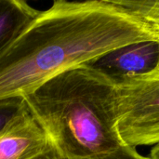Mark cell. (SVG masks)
<instances>
[{"instance_id":"cell-4","label":"cell","mask_w":159,"mask_h":159,"mask_svg":"<svg viewBox=\"0 0 159 159\" xmlns=\"http://www.w3.org/2000/svg\"><path fill=\"white\" fill-rule=\"evenodd\" d=\"M158 64L159 42L155 40L124 46L87 63L116 82L149 73Z\"/></svg>"},{"instance_id":"cell-8","label":"cell","mask_w":159,"mask_h":159,"mask_svg":"<svg viewBox=\"0 0 159 159\" xmlns=\"http://www.w3.org/2000/svg\"><path fill=\"white\" fill-rule=\"evenodd\" d=\"M27 108L23 98H9L0 101V132H2L15 118L19 117Z\"/></svg>"},{"instance_id":"cell-9","label":"cell","mask_w":159,"mask_h":159,"mask_svg":"<svg viewBox=\"0 0 159 159\" xmlns=\"http://www.w3.org/2000/svg\"><path fill=\"white\" fill-rule=\"evenodd\" d=\"M93 159H151L148 156L144 157L140 154L136 148H131L129 146H123L120 149L106 155L104 157Z\"/></svg>"},{"instance_id":"cell-3","label":"cell","mask_w":159,"mask_h":159,"mask_svg":"<svg viewBox=\"0 0 159 159\" xmlns=\"http://www.w3.org/2000/svg\"><path fill=\"white\" fill-rule=\"evenodd\" d=\"M116 128L125 146L159 144V64L149 73L116 82Z\"/></svg>"},{"instance_id":"cell-7","label":"cell","mask_w":159,"mask_h":159,"mask_svg":"<svg viewBox=\"0 0 159 159\" xmlns=\"http://www.w3.org/2000/svg\"><path fill=\"white\" fill-rule=\"evenodd\" d=\"M141 21L159 42V0H113Z\"/></svg>"},{"instance_id":"cell-6","label":"cell","mask_w":159,"mask_h":159,"mask_svg":"<svg viewBox=\"0 0 159 159\" xmlns=\"http://www.w3.org/2000/svg\"><path fill=\"white\" fill-rule=\"evenodd\" d=\"M24 0H0V51L38 14Z\"/></svg>"},{"instance_id":"cell-1","label":"cell","mask_w":159,"mask_h":159,"mask_svg":"<svg viewBox=\"0 0 159 159\" xmlns=\"http://www.w3.org/2000/svg\"><path fill=\"white\" fill-rule=\"evenodd\" d=\"M151 40L157 41L113 0L54 1L0 51V101L22 98L61 73Z\"/></svg>"},{"instance_id":"cell-2","label":"cell","mask_w":159,"mask_h":159,"mask_svg":"<svg viewBox=\"0 0 159 159\" xmlns=\"http://www.w3.org/2000/svg\"><path fill=\"white\" fill-rule=\"evenodd\" d=\"M117 83L83 64L23 96L26 108L63 159H93L124 146L116 128Z\"/></svg>"},{"instance_id":"cell-10","label":"cell","mask_w":159,"mask_h":159,"mask_svg":"<svg viewBox=\"0 0 159 159\" xmlns=\"http://www.w3.org/2000/svg\"><path fill=\"white\" fill-rule=\"evenodd\" d=\"M33 159H63L61 158L53 149H51V150H49V151H48V152H46V153H44V154H42V155H40V156H38V157H34V158Z\"/></svg>"},{"instance_id":"cell-11","label":"cell","mask_w":159,"mask_h":159,"mask_svg":"<svg viewBox=\"0 0 159 159\" xmlns=\"http://www.w3.org/2000/svg\"><path fill=\"white\" fill-rule=\"evenodd\" d=\"M148 157L151 159H159V144L153 146Z\"/></svg>"},{"instance_id":"cell-5","label":"cell","mask_w":159,"mask_h":159,"mask_svg":"<svg viewBox=\"0 0 159 159\" xmlns=\"http://www.w3.org/2000/svg\"><path fill=\"white\" fill-rule=\"evenodd\" d=\"M51 149L46 132L28 111L0 132V159H33Z\"/></svg>"}]
</instances>
